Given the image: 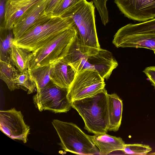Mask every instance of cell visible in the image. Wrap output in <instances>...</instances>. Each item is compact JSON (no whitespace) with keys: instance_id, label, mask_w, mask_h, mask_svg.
<instances>
[{"instance_id":"cell-1","label":"cell","mask_w":155,"mask_h":155,"mask_svg":"<svg viewBox=\"0 0 155 155\" xmlns=\"http://www.w3.org/2000/svg\"><path fill=\"white\" fill-rule=\"evenodd\" d=\"M58 58L62 59L77 73L84 70L94 71L106 80L118 66L111 52L84 45L78 33L63 50Z\"/></svg>"},{"instance_id":"cell-2","label":"cell","mask_w":155,"mask_h":155,"mask_svg":"<svg viewBox=\"0 0 155 155\" xmlns=\"http://www.w3.org/2000/svg\"><path fill=\"white\" fill-rule=\"evenodd\" d=\"M74 25L73 20L70 17L46 15L19 38L14 39L13 44L32 52Z\"/></svg>"},{"instance_id":"cell-3","label":"cell","mask_w":155,"mask_h":155,"mask_svg":"<svg viewBox=\"0 0 155 155\" xmlns=\"http://www.w3.org/2000/svg\"><path fill=\"white\" fill-rule=\"evenodd\" d=\"M108 94L104 88L93 96L71 102L72 107L84 121V129L90 133L96 134L108 131Z\"/></svg>"},{"instance_id":"cell-4","label":"cell","mask_w":155,"mask_h":155,"mask_svg":"<svg viewBox=\"0 0 155 155\" xmlns=\"http://www.w3.org/2000/svg\"><path fill=\"white\" fill-rule=\"evenodd\" d=\"M52 124L60 139L61 148L64 151L78 155L99 154V150L90 136L75 124L57 119L53 120Z\"/></svg>"},{"instance_id":"cell-5","label":"cell","mask_w":155,"mask_h":155,"mask_svg":"<svg viewBox=\"0 0 155 155\" xmlns=\"http://www.w3.org/2000/svg\"><path fill=\"white\" fill-rule=\"evenodd\" d=\"M94 2L83 0L67 10L61 16L73 20L79 36L85 45L100 48L97 33Z\"/></svg>"},{"instance_id":"cell-6","label":"cell","mask_w":155,"mask_h":155,"mask_svg":"<svg viewBox=\"0 0 155 155\" xmlns=\"http://www.w3.org/2000/svg\"><path fill=\"white\" fill-rule=\"evenodd\" d=\"M78 33V31L74 24L58 34L42 47L31 52L28 70L52 64Z\"/></svg>"},{"instance_id":"cell-7","label":"cell","mask_w":155,"mask_h":155,"mask_svg":"<svg viewBox=\"0 0 155 155\" xmlns=\"http://www.w3.org/2000/svg\"><path fill=\"white\" fill-rule=\"evenodd\" d=\"M68 90L51 81L37 91L33 97L34 103L40 111L49 110L55 113L67 112L72 107L71 103L68 97Z\"/></svg>"},{"instance_id":"cell-8","label":"cell","mask_w":155,"mask_h":155,"mask_svg":"<svg viewBox=\"0 0 155 155\" xmlns=\"http://www.w3.org/2000/svg\"><path fill=\"white\" fill-rule=\"evenodd\" d=\"M104 79L97 72L84 70L78 72L68 89V98L72 102L93 96L102 91Z\"/></svg>"},{"instance_id":"cell-9","label":"cell","mask_w":155,"mask_h":155,"mask_svg":"<svg viewBox=\"0 0 155 155\" xmlns=\"http://www.w3.org/2000/svg\"><path fill=\"white\" fill-rule=\"evenodd\" d=\"M30 129L21 111L14 108L0 111V130L10 138L26 143Z\"/></svg>"},{"instance_id":"cell-10","label":"cell","mask_w":155,"mask_h":155,"mask_svg":"<svg viewBox=\"0 0 155 155\" xmlns=\"http://www.w3.org/2000/svg\"><path fill=\"white\" fill-rule=\"evenodd\" d=\"M114 2L129 19L145 22L155 17V0H114Z\"/></svg>"},{"instance_id":"cell-11","label":"cell","mask_w":155,"mask_h":155,"mask_svg":"<svg viewBox=\"0 0 155 155\" xmlns=\"http://www.w3.org/2000/svg\"><path fill=\"white\" fill-rule=\"evenodd\" d=\"M48 0H42L30 8L19 18L13 28L14 39L21 37L29 29L46 15Z\"/></svg>"},{"instance_id":"cell-12","label":"cell","mask_w":155,"mask_h":155,"mask_svg":"<svg viewBox=\"0 0 155 155\" xmlns=\"http://www.w3.org/2000/svg\"><path fill=\"white\" fill-rule=\"evenodd\" d=\"M77 72L62 59L58 58L52 64L50 76L51 81L59 87L69 89Z\"/></svg>"},{"instance_id":"cell-13","label":"cell","mask_w":155,"mask_h":155,"mask_svg":"<svg viewBox=\"0 0 155 155\" xmlns=\"http://www.w3.org/2000/svg\"><path fill=\"white\" fill-rule=\"evenodd\" d=\"M112 43L117 48H143L153 51L155 50V36L120 35L115 34Z\"/></svg>"},{"instance_id":"cell-14","label":"cell","mask_w":155,"mask_h":155,"mask_svg":"<svg viewBox=\"0 0 155 155\" xmlns=\"http://www.w3.org/2000/svg\"><path fill=\"white\" fill-rule=\"evenodd\" d=\"M42 0H8L5 13L6 23L4 28L13 29L19 18L30 8Z\"/></svg>"},{"instance_id":"cell-15","label":"cell","mask_w":155,"mask_h":155,"mask_svg":"<svg viewBox=\"0 0 155 155\" xmlns=\"http://www.w3.org/2000/svg\"><path fill=\"white\" fill-rule=\"evenodd\" d=\"M92 140L99 149V155H108L115 151L122 152L125 144L122 139L102 133L90 136Z\"/></svg>"},{"instance_id":"cell-16","label":"cell","mask_w":155,"mask_h":155,"mask_svg":"<svg viewBox=\"0 0 155 155\" xmlns=\"http://www.w3.org/2000/svg\"><path fill=\"white\" fill-rule=\"evenodd\" d=\"M109 116L108 130L117 131L122 118L123 104L122 100L116 94H108Z\"/></svg>"},{"instance_id":"cell-17","label":"cell","mask_w":155,"mask_h":155,"mask_svg":"<svg viewBox=\"0 0 155 155\" xmlns=\"http://www.w3.org/2000/svg\"><path fill=\"white\" fill-rule=\"evenodd\" d=\"M115 34L120 35L155 36V19L139 24H127L119 29Z\"/></svg>"},{"instance_id":"cell-18","label":"cell","mask_w":155,"mask_h":155,"mask_svg":"<svg viewBox=\"0 0 155 155\" xmlns=\"http://www.w3.org/2000/svg\"><path fill=\"white\" fill-rule=\"evenodd\" d=\"M30 52L13 44L10 54V61L20 73L28 70Z\"/></svg>"},{"instance_id":"cell-19","label":"cell","mask_w":155,"mask_h":155,"mask_svg":"<svg viewBox=\"0 0 155 155\" xmlns=\"http://www.w3.org/2000/svg\"><path fill=\"white\" fill-rule=\"evenodd\" d=\"M19 73L11 62L0 60V78L6 84L8 89L13 91L18 87L15 81Z\"/></svg>"},{"instance_id":"cell-20","label":"cell","mask_w":155,"mask_h":155,"mask_svg":"<svg viewBox=\"0 0 155 155\" xmlns=\"http://www.w3.org/2000/svg\"><path fill=\"white\" fill-rule=\"evenodd\" d=\"M0 60L11 62L10 54L14 36L12 29H0Z\"/></svg>"},{"instance_id":"cell-21","label":"cell","mask_w":155,"mask_h":155,"mask_svg":"<svg viewBox=\"0 0 155 155\" xmlns=\"http://www.w3.org/2000/svg\"><path fill=\"white\" fill-rule=\"evenodd\" d=\"M52 68V64H51L28 70L36 84L37 91L44 88L51 82L50 76Z\"/></svg>"},{"instance_id":"cell-22","label":"cell","mask_w":155,"mask_h":155,"mask_svg":"<svg viewBox=\"0 0 155 155\" xmlns=\"http://www.w3.org/2000/svg\"><path fill=\"white\" fill-rule=\"evenodd\" d=\"M15 83L18 89L21 88L28 90V94L33 93L36 87V84L30 74L28 70L24 73L19 74L15 81Z\"/></svg>"},{"instance_id":"cell-23","label":"cell","mask_w":155,"mask_h":155,"mask_svg":"<svg viewBox=\"0 0 155 155\" xmlns=\"http://www.w3.org/2000/svg\"><path fill=\"white\" fill-rule=\"evenodd\" d=\"M152 149L149 145L142 144H126L122 150L124 154L144 155L147 154Z\"/></svg>"},{"instance_id":"cell-24","label":"cell","mask_w":155,"mask_h":155,"mask_svg":"<svg viewBox=\"0 0 155 155\" xmlns=\"http://www.w3.org/2000/svg\"><path fill=\"white\" fill-rule=\"evenodd\" d=\"M83 0H61L56 6L50 15L61 16L69 9Z\"/></svg>"},{"instance_id":"cell-25","label":"cell","mask_w":155,"mask_h":155,"mask_svg":"<svg viewBox=\"0 0 155 155\" xmlns=\"http://www.w3.org/2000/svg\"><path fill=\"white\" fill-rule=\"evenodd\" d=\"M8 0H0V29L4 28L6 23L5 13Z\"/></svg>"},{"instance_id":"cell-26","label":"cell","mask_w":155,"mask_h":155,"mask_svg":"<svg viewBox=\"0 0 155 155\" xmlns=\"http://www.w3.org/2000/svg\"><path fill=\"white\" fill-rule=\"evenodd\" d=\"M143 72L148 78L151 85L155 87V66L147 67Z\"/></svg>"},{"instance_id":"cell-27","label":"cell","mask_w":155,"mask_h":155,"mask_svg":"<svg viewBox=\"0 0 155 155\" xmlns=\"http://www.w3.org/2000/svg\"><path fill=\"white\" fill-rule=\"evenodd\" d=\"M61 0H48L45 9V14L50 15L53 11Z\"/></svg>"},{"instance_id":"cell-28","label":"cell","mask_w":155,"mask_h":155,"mask_svg":"<svg viewBox=\"0 0 155 155\" xmlns=\"http://www.w3.org/2000/svg\"><path fill=\"white\" fill-rule=\"evenodd\" d=\"M8 1H13V2H15V1H20L22 0H8Z\"/></svg>"},{"instance_id":"cell-29","label":"cell","mask_w":155,"mask_h":155,"mask_svg":"<svg viewBox=\"0 0 155 155\" xmlns=\"http://www.w3.org/2000/svg\"><path fill=\"white\" fill-rule=\"evenodd\" d=\"M154 54H155V50L153 51Z\"/></svg>"}]
</instances>
